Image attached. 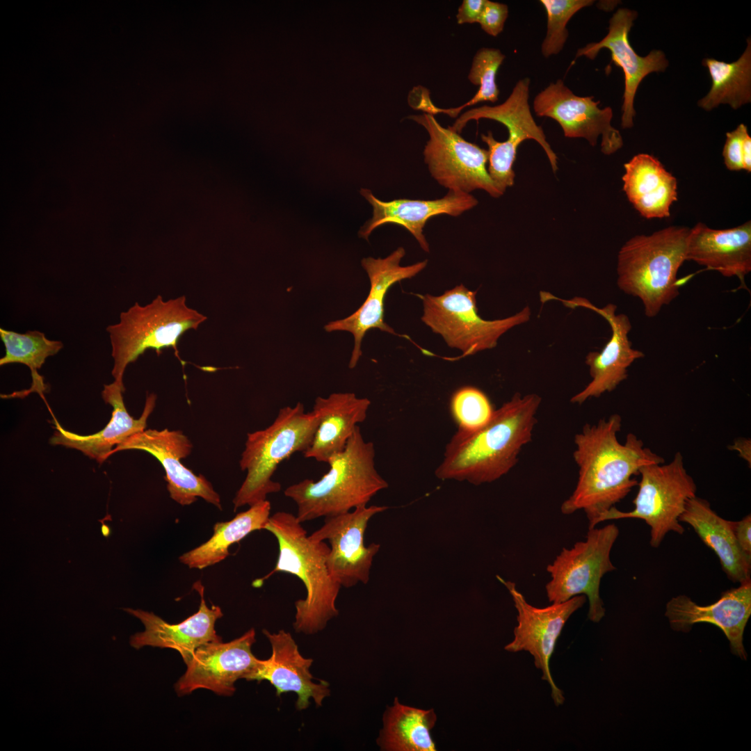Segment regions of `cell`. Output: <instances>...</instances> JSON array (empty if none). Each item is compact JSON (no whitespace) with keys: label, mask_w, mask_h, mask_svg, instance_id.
Wrapping results in <instances>:
<instances>
[{"label":"cell","mask_w":751,"mask_h":751,"mask_svg":"<svg viewBox=\"0 0 751 751\" xmlns=\"http://www.w3.org/2000/svg\"><path fill=\"white\" fill-rule=\"evenodd\" d=\"M621 427V416L613 414L597 423L585 424L574 436L573 458L579 468L578 481L560 510L564 515L583 510L588 529L595 528L601 515L638 485L633 476L639 475L642 467L665 462L632 433L620 443L617 433Z\"/></svg>","instance_id":"obj_1"},{"label":"cell","mask_w":751,"mask_h":751,"mask_svg":"<svg viewBox=\"0 0 751 751\" xmlns=\"http://www.w3.org/2000/svg\"><path fill=\"white\" fill-rule=\"evenodd\" d=\"M541 401L536 394L516 393L494 410L481 428L458 430L445 447L444 458L435 471L436 477L479 485L508 474L532 439Z\"/></svg>","instance_id":"obj_2"},{"label":"cell","mask_w":751,"mask_h":751,"mask_svg":"<svg viewBox=\"0 0 751 751\" xmlns=\"http://www.w3.org/2000/svg\"><path fill=\"white\" fill-rule=\"evenodd\" d=\"M264 530L276 538L278 558L273 570L254 580L252 586L261 587L280 572L296 576L305 587L306 597L295 602L293 629L305 634L323 630L339 614L335 601L341 587L326 565L330 547L324 541L312 540L296 515L290 512L280 511L270 516Z\"/></svg>","instance_id":"obj_3"},{"label":"cell","mask_w":751,"mask_h":751,"mask_svg":"<svg viewBox=\"0 0 751 751\" xmlns=\"http://www.w3.org/2000/svg\"><path fill=\"white\" fill-rule=\"evenodd\" d=\"M328 465L329 471L317 481L306 478L284 490V495L296 503V517L301 523L367 505L389 486L376 469L374 445L364 439L359 426L345 449Z\"/></svg>","instance_id":"obj_4"},{"label":"cell","mask_w":751,"mask_h":751,"mask_svg":"<svg viewBox=\"0 0 751 751\" xmlns=\"http://www.w3.org/2000/svg\"><path fill=\"white\" fill-rule=\"evenodd\" d=\"M690 228L669 226L629 239L617 255V284L640 300L646 316H656L679 292L677 273L686 261Z\"/></svg>","instance_id":"obj_5"},{"label":"cell","mask_w":751,"mask_h":751,"mask_svg":"<svg viewBox=\"0 0 751 751\" xmlns=\"http://www.w3.org/2000/svg\"><path fill=\"white\" fill-rule=\"evenodd\" d=\"M206 320V316L187 305L184 296L164 300L158 295L149 304L136 302L122 312L119 321L106 328L114 381L124 386L127 366L148 349L159 355L163 349L172 348L177 355L181 337L190 330H197Z\"/></svg>","instance_id":"obj_6"},{"label":"cell","mask_w":751,"mask_h":751,"mask_svg":"<svg viewBox=\"0 0 751 751\" xmlns=\"http://www.w3.org/2000/svg\"><path fill=\"white\" fill-rule=\"evenodd\" d=\"M318 423L313 411L306 412L298 402L281 408L266 428L248 434L240 460L247 475L233 499L234 510L265 501L268 494L281 490V485L272 480L275 471L292 454L309 447Z\"/></svg>","instance_id":"obj_7"},{"label":"cell","mask_w":751,"mask_h":751,"mask_svg":"<svg viewBox=\"0 0 751 751\" xmlns=\"http://www.w3.org/2000/svg\"><path fill=\"white\" fill-rule=\"evenodd\" d=\"M530 79L519 80L506 100L496 106L484 105L467 111L448 127L460 134L471 120L489 119L503 124L508 129L506 140L497 141L492 131L481 134V140L488 147V173L498 188L504 193L514 185L513 169L517 150L526 140H535L544 150L552 170H558V157L546 139L542 128L538 125L531 114L528 104Z\"/></svg>","instance_id":"obj_8"},{"label":"cell","mask_w":751,"mask_h":751,"mask_svg":"<svg viewBox=\"0 0 751 751\" xmlns=\"http://www.w3.org/2000/svg\"><path fill=\"white\" fill-rule=\"evenodd\" d=\"M476 293L460 284L439 296H419L423 302V323L449 347L462 351L463 357L496 347L504 333L531 318V311L526 306L506 318L484 319L478 314Z\"/></svg>","instance_id":"obj_9"},{"label":"cell","mask_w":751,"mask_h":751,"mask_svg":"<svg viewBox=\"0 0 751 751\" xmlns=\"http://www.w3.org/2000/svg\"><path fill=\"white\" fill-rule=\"evenodd\" d=\"M639 475L638 492L633 501L634 508L623 512L614 506L599 517L597 524L624 518L644 520L650 526V544L657 548L668 533H684L679 518L686 502L696 496L697 486L685 468L680 452L668 463L642 467Z\"/></svg>","instance_id":"obj_10"},{"label":"cell","mask_w":751,"mask_h":751,"mask_svg":"<svg viewBox=\"0 0 751 751\" xmlns=\"http://www.w3.org/2000/svg\"><path fill=\"white\" fill-rule=\"evenodd\" d=\"M619 535L614 524L596 528H589L586 539L579 541L571 549L562 551L547 567L551 575L545 588L548 600L560 604L581 595L589 601L588 618L599 622L605 615V608L599 595L601 578L615 570L610 554Z\"/></svg>","instance_id":"obj_11"},{"label":"cell","mask_w":751,"mask_h":751,"mask_svg":"<svg viewBox=\"0 0 751 751\" xmlns=\"http://www.w3.org/2000/svg\"><path fill=\"white\" fill-rule=\"evenodd\" d=\"M409 119L421 125L429 139L423 152L431 176L449 191L467 193L480 189L498 198L503 193L491 179L486 168L488 151L465 140L460 134L442 127L434 115L423 113Z\"/></svg>","instance_id":"obj_12"},{"label":"cell","mask_w":751,"mask_h":751,"mask_svg":"<svg viewBox=\"0 0 751 751\" xmlns=\"http://www.w3.org/2000/svg\"><path fill=\"white\" fill-rule=\"evenodd\" d=\"M496 577L508 589L517 611L518 624L514 629L515 638L505 649L510 652H528L533 656L535 666L542 672V679L551 686L554 704L562 705L565 697L554 681L549 660L566 622L583 606L586 597L577 595L563 603L538 608L526 601L514 582Z\"/></svg>","instance_id":"obj_13"},{"label":"cell","mask_w":751,"mask_h":751,"mask_svg":"<svg viewBox=\"0 0 751 751\" xmlns=\"http://www.w3.org/2000/svg\"><path fill=\"white\" fill-rule=\"evenodd\" d=\"M387 508L364 505L353 511L326 517L323 525L309 535L314 541L329 542L326 565L332 577L341 587L369 582L373 558L380 545L373 542L365 546L364 533L369 520Z\"/></svg>","instance_id":"obj_14"},{"label":"cell","mask_w":751,"mask_h":751,"mask_svg":"<svg viewBox=\"0 0 751 751\" xmlns=\"http://www.w3.org/2000/svg\"><path fill=\"white\" fill-rule=\"evenodd\" d=\"M255 641L252 628L230 642L221 639L199 647L175 685L177 694L182 696L204 688L220 695H233L234 683L240 679L252 681L259 666L260 659L251 649Z\"/></svg>","instance_id":"obj_15"},{"label":"cell","mask_w":751,"mask_h":751,"mask_svg":"<svg viewBox=\"0 0 751 751\" xmlns=\"http://www.w3.org/2000/svg\"><path fill=\"white\" fill-rule=\"evenodd\" d=\"M599 104L593 97L576 95L558 79L535 97L533 106L538 116L556 120L566 138H582L595 146L601 136V151L610 155L622 147L623 140L611 125L612 108H600Z\"/></svg>","instance_id":"obj_16"},{"label":"cell","mask_w":751,"mask_h":751,"mask_svg":"<svg viewBox=\"0 0 751 751\" xmlns=\"http://www.w3.org/2000/svg\"><path fill=\"white\" fill-rule=\"evenodd\" d=\"M405 255L399 247L385 258L366 257L361 264L370 280V290L363 304L353 314L344 318L331 321L324 327L328 332L346 331L354 337V347L349 362V368L356 366L362 356V342L365 334L371 329H378L387 333L396 334L394 330L385 322V299L389 289L396 283L410 279L421 272L428 260L408 266H401Z\"/></svg>","instance_id":"obj_17"},{"label":"cell","mask_w":751,"mask_h":751,"mask_svg":"<svg viewBox=\"0 0 751 751\" xmlns=\"http://www.w3.org/2000/svg\"><path fill=\"white\" fill-rule=\"evenodd\" d=\"M193 445L180 430L148 429L136 433L115 447L110 456L124 450L147 452L162 465L167 488L172 499L182 506L190 505L200 497L222 509L219 494L202 475H195L181 462L191 452Z\"/></svg>","instance_id":"obj_18"},{"label":"cell","mask_w":751,"mask_h":751,"mask_svg":"<svg viewBox=\"0 0 751 751\" xmlns=\"http://www.w3.org/2000/svg\"><path fill=\"white\" fill-rule=\"evenodd\" d=\"M559 300L568 307H581L596 312L607 321L612 331L611 339L601 352L591 351L586 357L592 380L570 399L572 403L582 404L590 398L614 390L627 378L628 368L636 360L643 357L644 353L632 348L629 339L630 320L624 314H615L616 305L608 304L598 308L581 298Z\"/></svg>","instance_id":"obj_19"},{"label":"cell","mask_w":751,"mask_h":751,"mask_svg":"<svg viewBox=\"0 0 751 751\" xmlns=\"http://www.w3.org/2000/svg\"><path fill=\"white\" fill-rule=\"evenodd\" d=\"M636 11L629 8H619L609 20L608 34L597 42H590L578 49L575 58L586 56L595 58L599 51L608 49L611 54L612 61L623 70L624 75V91L621 126L623 129L633 125L636 111L633 101L638 86L643 79L654 72L665 71L668 61L665 54L660 50H652L646 56H639L629 41V33L636 19Z\"/></svg>","instance_id":"obj_20"},{"label":"cell","mask_w":751,"mask_h":751,"mask_svg":"<svg viewBox=\"0 0 751 751\" xmlns=\"http://www.w3.org/2000/svg\"><path fill=\"white\" fill-rule=\"evenodd\" d=\"M750 615L751 580L723 592L718 601L708 606H700L686 595L672 597L665 612L671 628L677 631L688 632L700 622L717 626L729 640L732 652L744 660L747 654L743 633Z\"/></svg>","instance_id":"obj_21"},{"label":"cell","mask_w":751,"mask_h":751,"mask_svg":"<svg viewBox=\"0 0 751 751\" xmlns=\"http://www.w3.org/2000/svg\"><path fill=\"white\" fill-rule=\"evenodd\" d=\"M193 588L200 596L199 609L177 624H170L152 612L125 608V611L138 618L145 626L144 631L131 636L130 645L136 649L152 646L177 650L186 665L199 647L221 640L215 629L216 622L223 615L221 608L215 605L207 606L204 588L200 581L195 582Z\"/></svg>","instance_id":"obj_22"},{"label":"cell","mask_w":751,"mask_h":751,"mask_svg":"<svg viewBox=\"0 0 751 751\" xmlns=\"http://www.w3.org/2000/svg\"><path fill=\"white\" fill-rule=\"evenodd\" d=\"M263 633L272 647L270 657L259 660V666L252 681L266 680L275 688L276 695L293 692L297 694L296 706L299 711L306 709L312 698L317 706L330 695L329 684L325 681L315 683L309 668L313 659L303 657L291 634L284 630Z\"/></svg>","instance_id":"obj_23"},{"label":"cell","mask_w":751,"mask_h":751,"mask_svg":"<svg viewBox=\"0 0 751 751\" xmlns=\"http://www.w3.org/2000/svg\"><path fill=\"white\" fill-rule=\"evenodd\" d=\"M360 193L373 207L372 218L359 231L361 238L368 239L376 228L384 224H397L412 234L426 252H429L430 246L423 229L430 218L442 214L458 216L478 202L470 193L460 191H449L443 197L432 200L396 199L388 202L378 199L367 188H361Z\"/></svg>","instance_id":"obj_24"},{"label":"cell","mask_w":751,"mask_h":751,"mask_svg":"<svg viewBox=\"0 0 751 751\" xmlns=\"http://www.w3.org/2000/svg\"><path fill=\"white\" fill-rule=\"evenodd\" d=\"M124 390V386L115 381L104 385L102 398L113 407V411L110 421L102 430L92 435H81L64 429L54 419L56 430L50 443L75 449L99 463L104 462L114 446L116 447L132 435L145 430L147 419L155 407L156 396L147 395L141 416L134 419L124 405L122 396Z\"/></svg>","instance_id":"obj_25"},{"label":"cell","mask_w":751,"mask_h":751,"mask_svg":"<svg viewBox=\"0 0 751 751\" xmlns=\"http://www.w3.org/2000/svg\"><path fill=\"white\" fill-rule=\"evenodd\" d=\"M686 260L724 277H736L744 284L745 275L751 271V221L724 229L698 223L690 229Z\"/></svg>","instance_id":"obj_26"},{"label":"cell","mask_w":751,"mask_h":751,"mask_svg":"<svg viewBox=\"0 0 751 751\" xmlns=\"http://www.w3.org/2000/svg\"><path fill=\"white\" fill-rule=\"evenodd\" d=\"M371 401L354 393H333L316 398L313 412L318 426L305 457L329 464L346 448L358 423L367 416Z\"/></svg>","instance_id":"obj_27"},{"label":"cell","mask_w":751,"mask_h":751,"mask_svg":"<svg viewBox=\"0 0 751 751\" xmlns=\"http://www.w3.org/2000/svg\"><path fill=\"white\" fill-rule=\"evenodd\" d=\"M679 521L689 524L713 551L730 581L739 583L750 581L751 556L739 547L732 521L719 516L707 500L697 496L690 499Z\"/></svg>","instance_id":"obj_28"},{"label":"cell","mask_w":751,"mask_h":751,"mask_svg":"<svg viewBox=\"0 0 751 751\" xmlns=\"http://www.w3.org/2000/svg\"><path fill=\"white\" fill-rule=\"evenodd\" d=\"M623 190L633 207L646 218L670 216L677 200L676 178L654 156L638 154L624 163Z\"/></svg>","instance_id":"obj_29"},{"label":"cell","mask_w":751,"mask_h":751,"mask_svg":"<svg viewBox=\"0 0 751 751\" xmlns=\"http://www.w3.org/2000/svg\"><path fill=\"white\" fill-rule=\"evenodd\" d=\"M270 508V502L265 500L250 506L229 521L215 524L210 539L182 554L179 558L180 562L189 568L202 570L223 560L229 556L232 544L255 531L265 529Z\"/></svg>","instance_id":"obj_30"},{"label":"cell","mask_w":751,"mask_h":751,"mask_svg":"<svg viewBox=\"0 0 751 751\" xmlns=\"http://www.w3.org/2000/svg\"><path fill=\"white\" fill-rule=\"evenodd\" d=\"M437 716L435 711L402 704L395 697L383 716V728L377 743L385 751H435L430 734Z\"/></svg>","instance_id":"obj_31"},{"label":"cell","mask_w":751,"mask_h":751,"mask_svg":"<svg viewBox=\"0 0 751 751\" xmlns=\"http://www.w3.org/2000/svg\"><path fill=\"white\" fill-rule=\"evenodd\" d=\"M706 66L712 80L708 94L697 104L706 111H711L721 104H728L737 109L751 102V41L747 40V47L741 57L732 63L704 58Z\"/></svg>","instance_id":"obj_32"},{"label":"cell","mask_w":751,"mask_h":751,"mask_svg":"<svg viewBox=\"0 0 751 751\" xmlns=\"http://www.w3.org/2000/svg\"><path fill=\"white\" fill-rule=\"evenodd\" d=\"M0 338L5 347V355L0 359V366L19 363L30 369L32 382L31 388L23 394L38 393L42 398L46 390L42 377L38 370L47 357L55 355L63 347L60 341L47 339L38 330L19 333L0 328Z\"/></svg>","instance_id":"obj_33"},{"label":"cell","mask_w":751,"mask_h":751,"mask_svg":"<svg viewBox=\"0 0 751 751\" xmlns=\"http://www.w3.org/2000/svg\"><path fill=\"white\" fill-rule=\"evenodd\" d=\"M504 59L505 55L499 49L492 47L480 49L473 58L468 74L469 81L475 86H479L477 92L470 100L456 108H441L433 104L430 96H426L419 103L418 110L433 115L444 113L451 118H456L466 107L483 102L492 103L497 102L499 90L496 78L498 70Z\"/></svg>","instance_id":"obj_34"},{"label":"cell","mask_w":751,"mask_h":751,"mask_svg":"<svg viewBox=\"0 0 751 751\" xmlns=\"http://www.w3.org/2000/svg\"><path fill=\"white\" fill-rule=\"evenodd\" d=\"M547 17V33L541 45L545 58L560 53L568 38L566 26L573 15L591 6L592 0H541Z\"/></svg>","instance_id":"obj_35"},{"label":"cell","mask_w":751,"mask_h":751,"mask_svg":"<svg viewBox=\"0 0 751 751\" xmlns=\"http://www.w3.org/2000/svg\"><path fill=\"white\" fill-rule=\"evenodd\" d=\"M451 414L462 431H474L485 425L494 410L487 395L481 389L465 386L457 389L450 402Z\"/></svg>","instance_id":"obj_36"},{"label":"cell","mask_w":751,"mask_h":751,"mask_svg":"<svg viewBox=\"0 0 751 751\" xmlns=\"http://www.w3.org/2000/svg\"><path fill=\"white\" fill-rule=\"evenodd\" d=\"M722 156L728 170L751 171V138L744 124L726 134Z\"/></svg>","instance_id":"obj_37"},{"label":"cell","mask_w":751,"mask_h":751,"mask_svg":"<svg viewBox=\"0 0 751 751\" xmlns=\"http://www.w3.org/2000/svg\"><path fill=\"white\" fill-rule=\"evenodd\" d=\"M508 16L506 4L485 0L478 24L488 35L496 37L501 33Z\"/></svg>","instance_id":"obj_38"},{"label":"cell","mask_w":751,"mask_h":751,"mask_svg":"<svg viewBox=\"0 0 751 751\" xmlns=\"http://www.w3.org/2000/svg\"><path fill=\"white\" fill-rule=\"evenodd\" d=\"M485 0H463L456 15L458 24L478 23Z\"/></svg>","instance_id":"obj_39"},{"label":"cell","mask_w":751,"mask_h":751,"mask_svg":"<svg viewBox=\"0 0 751 751\" xmlns=\"http://www.w3.org/2000/svg\"><path fill=\"white\" fill-rule=\"evenodd\" d=\"M735 538L741 549L751 556V515H746L737 522L732 521Z\"/></svg>","instance_id":"obj_40"},{"label":"cell","mask_w":751,"mask_h":751,"mask_svg":"<svg viewBox=\"0 0 751 751\" xmlns=\"http://www.w3.org/2000/svg\"><path fill=\"white\" fill-rule=\"evenodd\" d=\"M730 450L736 451L741 458H743L750 467L751 463V440L744 437L736 439L732 445L728 446Z\"/></svg>","instance_id":"obj_41"},{"label":"cell","mask_w":751,"mask_h":751,"mask_svg":"<svg viewBox=\"0 0 751 751\" xmlns=\"http://www.w3.org/2000/svg\"><path fill=\"white\" fill-rule=\"evenodd\" d=\"M101 529L103 535H104L105 537L109 535L111 531L108 526H106V524H102Z\"/></svg>","instance_id":"obj_42"}]
</instances>
